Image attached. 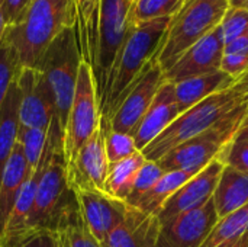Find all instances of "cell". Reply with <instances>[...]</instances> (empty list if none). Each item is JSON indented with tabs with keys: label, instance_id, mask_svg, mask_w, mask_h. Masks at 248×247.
Listing matches in <instances>:
<instances>
[{
	"label": "cell",
	"instance_id": "cell-1",
	"mask_svg": "<svg viewBox=\"0 0 248 247\" xmlns=\"http://www.w3.org/2000/svg\"><path fill=\"white\" fill-rule=\"evenodd\" d=\"M171 19L173 16H166L131 26L128 38L116 57L105 92L99 100L100 115L108 122L131 86L157 57Z\"/></svg>",
	"mask_w": 248,
	"mask_h": 247
},
{
	"label": "cell",
	"instance_id": "cell-2",
	"mask_svg": "<svg viewBox=\"0 0 248 247\" xmlns=\"http://www.w3.org/2000/svg\"><path fill=\"white\" fill-rule=\"evenodd\" d=\"M74 25L76 0H33L19 23L6 26L3 42L15 49L22 68H36L49 44Z\"/></svg>",
	"mask_w": 248,
	"mask_h": 247
},
{
	"label": "cell",
	"instance_id": "cell-3",
	"mask_svg": "<svg viewBox=\"0 0 248 247\" xmlns=\"http://www.w3.org/2000/svg\"><path fill=\"white\" fill-rule=\"evenodd\" d=\"M246 99H248V70L230 87L208 96L198 105L180 114L170 127L141 150L142 156L148 162H158L179 144L214 128Z\"/></svg>",
	"mask_w": 248,
	"mask_h": 247
},
{
	"label": "cell",
	"instance_id": "cell-4",
	"mask_svg": "<svg viewBox=\"0 0 248 247\" xmlns=\"http://www.w3.org/2000/svg\"><path fill=\"white\" fill-rule=\"evenodd\" d=\"M83 63L77 25L64 29L46 48L36 70L44 76L54 102L58 121L64 130L77 84L78 70Z\"/></svg>",
	"mask_w": 248,
	"mask_h": 247
},
{
	"label": "cell",
	"instance_id": "cell-5",
	"mask_svg": "<svg viewBox=\"0 0 248 247\" xmlns=\"http://www.w3.org/2000/svg\"><path fill=\"white\" fill-rule=\"evenodd\" d=\"M230 9V0H192L171 19L157 52V63L167 71L179 57L206 33L218 28Z\"/></svg>",
	"mask_w": 248,
	"mask_h": 247
},
{
	"label": "cell",
	"instance_id": "cell-6",
	"mask_svg": "<svg viewBox=\"0 0 248 247\" xmlns=\"http://www.w3.org/2000/svg\"><path fill=\"white\" fill-rule=\"evenodd\" d=\"M131 4L132 0H100L96 31V48L92 64L99 100L105 92L116 57L131 31Z\"/></svg>",
	"mask_w": 248,
	"mask_h": 247
},
{
	"label": "cell",
	"instance_id": "cell-7",
	"mask_svg": "<svg viewBox=\"0 0 248 247\" xmlns=\"http://www.w3.org/2000/svg\"><path fill=\"white\" fill-rule=\"evenodd\" d=\"M99 98L92 67L81 63L71 109L64 127V159L68 163L100 124Z\"/></svg>",
	"mask_w": 248,
	"mask_h": 247
},
{
	"label": "cell",
	"instance_id": "cell-8",
	"mask_svg": "<svg viewBox=\"0 0 248 247\" xmlns=\"http://www.w3.org/2000/svg\"><path fill=\"white\" fill-rule=\"evenodd\" d=\"M109 122L100 116V124L87 143L67 163V178L71 189L103 191L109 172V162L105 151V135Z\"/></svg>",
	"mask_w": 248,
	"mask_h": 247
},
{
	"label": "cell",
	"instance_id": "cell-9",
	"mask_svg": "<svg viewBox=\"0 0 248 247\" xmlns=\"http://www.w3.org/2000/svg\"><path fill=\"white\" fill-rule=\"evenodd\" d=\"M164 82V71L154 58L126 92L121 105L115 111L109 121L110 130L132 135Z\"/></svg>",
	"mask_w": 248,
	"mask_h": 247
},
{
	"label": "cell",
	"instance_id": "cell-10",
	"mask_svg": "<svg viewBox=\"0 0 248 247\" xmlns=\"http://www.w3.org/2000/svg\"><path fill=\"white\" fill-rule=\"evenodd\" d=\"M16 82L20 92L19 100V127L22 128H49L57 116L52 93L36 68H20ZM58 118V116H57Z\"/></svg>",
	"mask_w": 248,
	"mask_h": 247
},
{
	"label": "cell",
	"instance_id": "cell-11",
	"mask_svg": "<svg viewBox=\"0 0 248 247\" xmlns=\"http://www.w3.org/2000/svg\"><path fill=\"white\" fill-rule=\"evenodd\" d=\"M225 144L227 140L224 138L222 132L214 127L179 144L157 163L164 173L180 170L195 176L218 157Z\"/></svg>",
	"mask_w": 248,
	"mask_h": 247
},
{
	"label": "cell",
	"instance_id": "cell-12",
	"mask_svg": "<svg viewBox=\"0 0 248 247\" xmlns=\"http://www.w3.org/2000/svg\"><path fill=\"white\" fill-rule=\"evenodd\" d=\"M217 223L218 215L211 199L196 210L163 223L155 247H201Z\"/></svg>",
	"mask_w": 248,
	"mask_h": 247
},
{
	"label": "cell",
	"instance_id": "cell-13",
	"mask_svg": "<svg viewBox=\"0 0 248 247\" xmlns=\"http://www.w3.org/2000/svg\"><path fill=\"white\" fill-rule=\"evenodd\" d=\"M224 55V41L219 26L206 33L192 47H189L179 60L164 71V79L169 83H179L182 80L209 74L221 70Z\"/></svg>",
	"mask_w": 248,
	"mask_h": 247
},
{
	"label": "cell",
	"instance_id": "cell-14",
	"mask_svg": "<svg viewBox=\"0 0 248 247\" xmlns=\"http://www.w3.org/2000/svg\"><path fill=\"white\" fill-rule=\"evenodd\" d=\"M222 169V162L219 159H215L202 172L190 178L179 191H176L167 199V202L157 214L160 224L209 202L215 192V186Z\"/></svg>",
	"mask_w": 248,
	"mask_h": 247
},
{
	"label": "cell",
	"instance_id": "cell-15",
	"mask_svg": "<svg viewBox=\"0 0 248 247\" xmlns=\"http://www.w3.org/2000/svg\"><path fill=\"white\" fill-rule=\"evenodd\" d=\"M84 226L102 245L122 223L128 204L106 195L103 191H76Z\"/></svg>",
	"mask_w": 248,
	"mask_h": 247
},
{
	"label": "cell",
	"instance_id": "cell-16",
	"mask_svg": "<svg viewBox=\"0 0 248 247\" xmlns=\"http://www.w3.org/2000/svg\"><path fill=\"white\" fill-rule=\"evenodd\" d=\"M180 114L182 112L174 96V84L164 82L132 134L137 148L140 151L144 150L154 138L170 127Z\"/></svg>",
	"mask_w": 248,
	"mask_h": 247
},
{
	"label": "cell",
	"instance_id": "cell-17",
	"mask_svg": "<svg viewBox=\"0 0 248 247\" xmlns=\"http://www.w3.org/2000/svg\"><path fill=\"white\" fill-rule=\"evenodd\" d=\"M160 227L157 215L128 205L122 223L106 237L102 247H155Z\"/></svg>",
	"mask_w": 248,
	"mask_h": 247
},
{
	"label": "cell",
	"instance_id": "cell-18",
	"mask_svg": "<svg viewBox=\"0 0 248 247\" xmlns=\"http://www.w3.org/2000/svg\"><path fill=\"white\" fill-rule=\"evenodd\" d=\"M33 170L29 167L20 146L16 143L0 181V239L4 233L9 215L13 210L17 194Z\"/></svg>",
	"mask_w": 248,
	"mask_h": 247
},
{
	"label": "cell",
	"instance_id": "cell-19",
	"mask_svg": "<svg viewBox=\"0 0 248 247\" xmlns=\"http://www.w3.org/2000/svg\"><path fill=\"white\" fill-rule=\"evenodd\" d=\"M46 150H48V147L44 148V153H42V157H41L38 167L28 176V179L22 185V188L17 194V198L15 201L13 210L9 215L4 233L0 239V243H6L12 239L17 237L19 234L28 231V220H29V215H31V211H32L33 202H35L38 183H39L41 175L44 172V167L46 165V160L49 157L48 156L49 151H46Z\"/></svg>",
	"mask_w": 248,
	"mask_h": 247
},
{
	"label": "cell",
	"instance_id": "cell-20",
	"mask_svg": "<svg viewBox=\"0 0 248 247\" xmlns=\"http://www.w3.org/2000/svg\"><path fill=\"white\" fill-rule=\"evenodd\" d=\"M212 202L218 220L246 207L248 204V176L246 173L225 166L212 195Z\"/></svg>",
	"mask_w": 248,
	"mask_h": 247
},
{
	"label": "cell",
	"instance_id": "cell-21",
	"mask_svg": "<svg viewBox=\"0 0 248 247\" xmlns=\"http://www.w3.org/2000/svg\"><path fill=\"white\" fill-rule=\"evenodd\" d=\"M237 79L231 77L222 70L190 77L186 80H182L174 84V96L177 100V105L180 108V112L190 109L192 106L198 105L208 96L230 87Z\"/></svg>",
	"mask_w": 248,
	"mask_h": 247
},
{
	"label": "cell",
	"instance_id": "cell-22",
	"mask_svg": "<svg viewBox=\"0 0 248 247\" xmlns=\"http://www.w3.org/2000/svg\"><path fill=\"white\" fill-rule=\"evenodd\" d=\"M19 100H20V92H19L17 82L15 79L0 108V181L4 166L17 143Z\"/></svg>",
	"mask_w": 248,
	"mask_h": 247
},
{
	"label": "cell",
	"instance_id": "cell-23",
	"mask_svg": "<svg viewBox=\"0 0 248 247\" xmlns=\"http://www.w3.org/2000/svg\"><path fill=\"white\" fill-rule=\"evenodd\" d=\"M145 157L141 151H137L131 157L109 166L106 181L103 183V192L115 199L126 201L129 197L135 178L145 163Z\"/></svg>",
	"mask_w": 248,
	"mask_h": 247
},
{
	"label": "cell",
	"instance_id": "cell-24",
	"mask_svg": "<svg viewBox=\"0 0 248 247\" xmlns=\"http://www.w3.org/2000/svg\"><path fill=\"white\" fill-rule=\"evenodd\" d=\"M100 0H76L77 7V31L83 61L90 67L94 58L96 31Z\"/></svg>",
	"mask_w": 248,
	"mask_h": 247
},
{
	"label": "cell",
	"instance_id": "cell-25",
	"mask_svg": "<svg viewBox=\"0 0 248 247\" xmlns=\"http://www.w3.org/2000/svg\"><path fill=\"white\" fill-rule=\"evenodd\" d=\"M190 178H193V175L180 172V170L166 172L160 178V181L153 186V189L147 195H144L140 199V202L137 204V207H134V208H138L151 215H157L160 213V210L163 208V205L167 202V199L176 191H179Z\"/></svg>",
	"mask_w": 248,
	"mask_h": 247
},
{
	"label": "cell",
	"instance_id": "cell-26",
	"mask_svg": "<svg viewBox=\"0 0 248 247\" xmlns=\"http://www.w3.org/2000/svg\"><path fill=\"white\" fill-rule=\"evenodd\" d=\"M248 231V204L246 207L218 220L201 247H217L225 242L235 240Z\"/></svg>",
	"mask_w": 248,
	"mask_h": 247
},
{
	"label": "cell",
	"instance_id": "cell-27",
	"mask_svg": "<svg viewBox=\"0 0 248 247\" xmlns=\"http://www.w3.org/2000/svg\"><path fill=\"white\" fill-rule=\"evenodd\" d=\"M182 0H132L129 9V23L137 25L141 22L174 16L180 9Z\"/></svg>",
	"mask_w": 248,
	"mask_h": 247
},
{
	"label": "cell",
	"instance_id": "cell-28",
	"mask_svg": "<svg viewBox=\"0 0 248 247\" xmlns=\"http://www.w3.org/2000/svg\"><path fill=\"white\" fill-rule=\"evenodd\" d=\"M46 130L39 128H22L19 127L17 131V144L20 146L23 156L32 170H35L41 162L45 141H46Z\"/></svg>",
	"mask_w": 248,
	"mask_h": 247
},
{
	"label": "cell",
	"instance_id": "cell-29",
	"mask_svg": "<svg viewBox=\"0 0 248 247\" xmlns=\"http://www.w3.org/2000/svg\"><path fill=\"white\" fill-rule=\"evenodd\" d=\"M163 175H164V172L158 166L157 162H148L147 160L144 163V166L141 167V170L138 172L135 182H134V186H132V191H131V194L125 202L129 207H137L140 199L153 189V186L160 181V178Z\"/></svg>",
	"mask_w": 248,
	"mask_h": 247
},
{
	"label": "cell",
	"instance_id": "cell-30",
	"mask_svg": "<svg viewBox=\"0 0 248 247\" xmlns=\"http://www.w3.org/2000/svg\"><path fill=\"white\" fill-rule=\"evenodd\" d=\"M105 151H106V157L110 166V165H115L118 162H122L131 157L140 150L137 148L132 135L112 131L109 127L105 135Z\"/></svg>",
	"mask_w": 248,
	"mask_h": 247
},
{
	"label": "cell",
	"instance_id": "cell-31",
	"mask_svg": "<svg viewBox=\"0 0 248 247\" xmlns=\"http://www.w3.org/2000/svg\"><path fill=\"white\" fill-rule=\"evenodd\" d=\"M217 159H219L222 165L231 166L248 176V135L237 134L221 148Z\"/></svg>",
	"mask_w": 248,
	"mask_h": 247
},
{
	"label": "cell",
	"instance_id": "cell-32",
	"mask_svg": "<svg viewBox=\"0 0 248 247\" xmlns=\"http://www.w3.org/2000/svg\"><path fill=\"white\" fill-rule=\"evenodd\" d=\"M20 68L22 67L19 64L15 49L9 44L1 41L0 44V108L6 99L10 84L16 79Z\"/></svg>",
	"mask_w": 248,
	"mask_h": 247
},
{
	"label": "cell",
	"instance_id": "cell-33",
	"mask_svg": "<svg viewBox=\"0 0 248 247\" xmlns=\"http://www.w3.org/2000/svg\"><path fill=\"white\" fill-rule=\"evenodd\" d=\"M219 31L224 45H228L238 38L248 36V10L228 9L219 25Z\"/></svg>",
	"mask_w": 248,
	"mask_h": 247
},
{
	"label": "cell",
	"instance_id": "cell-34",
	"mask_svg": "<svg viewBox=\"0 0 248 247\" xmlns=\"http://www.w3.org/2000/svg\"><path fill=\"white\" fill-rule=\"evenodd\" d=\"M57 234L58 247H102L94 236L83 224L67 227Z\"/></svg>",
	"mask_w": 248,
	"mask_h": 247
},
{
	"label": "cell",
	"instance_id": "cell-35",
	"mask_svg": "<svg viewBox=\"0 0 248 247\" xmlns=\"http://www.w3.org/2000/svg\"><path fill=\"white\" fill-rule=\"evenodd\" d=\"M10 247H58L57 234L48 230H28L17 237L1 243Z\"/></svg>",
	"mask_w": 248,
	"mask_h": 247
},
{
	"label": "cell",
	"instance_id": "cell-36",
	"mask_svg": "<svg viewBox=\"0 0 248 247\" xmlns=\"http://www.w3.org/2000/svg\"><path fill=\"white\" fill-rule=\"evenodd\" d=\"M32 1L33 0H0V7L6 26H13L19 23Z\"/></svg>",
	"mask_w": 248,
	"mask_h": 247
},
{
	"label": "cell",
	"instance_id": "cell-37",
	"mask_svg": "<svg viewBox=\"0 0 248 247\" xmlns=\"http://www.w3.org/2000/svg\"><path fill=\"white\" fill-rule=\"evenodd\" d=\"M221 70L234 79H238L248 70V54H224Z\"/></svg>",
	"mask_w": 248,
	"mask_h": 247
},
{
	"label": "cell",
	"instance_id": "cell-38",
	"mask_svg": "<svg viewBox=\"0 0 248 247\" xmlns=\"http://www.w3.org/2000/svg\"><path fill=\"white\" fill-rule=\"evenodd\" d=\"M224 54H248V36L238 38L228 45H224Z\"/></svg>",
	"mask_w": 248,
	"mask_h": 247
},
{
	"label": "cell",
	"instance_id": "cell-39",
	"mask_svg": "<svg viewBox=\"0 0 248 247\" xmlns=\"http://www.w3.org/2000/svg\"><path fill=\"white\" fill-rule=\"evenodd\" d=\"M217 247H248V231L244 236H241V237H238L235 240L225 242V243H222V245Z\"/></svg>",
	"mask_w": 248,
	"mask_h": 247
},
{
	"label": "cell",
	"instance_id": "cell-40",
	"mask_svg": "<svg viewBox=\"0 0 248 247\" xmlns=\"http://www.w3.org/2000/svg\"><path fill=\"white\" fill-rule=\"evenodd\" d=\"M248 0H230V9H244Z\"/></svg>",
	"mask_w": 248,
	"mask_h": 247
},
{
	"label": "cell",
	"instance_id": "cell-41",
	"mask_svg": "<svg viewBox=\"0 0 248 247\" xmlns=\"http://www.w3.org/2000/svg\"><path fill=\"white\" fill-rule=\"evenodd\" d=\"M237 134H244V135H248V115L246 116V119H244V122H243V125L240 127V130H238V132ZM235 134V135H237Z\"/></svg>",
	"mask_w": 248,
	"mask_h": 247
},
{
	"label": "cell",
	"instance_id": "cell-42",
	"mask_svg": "<svg viewBox=\"0 0 248 247\" xmlns=\"http://www.w3.org/2000/svg\"><path fill=\"white\" fill-rule=\"evenodd\" d=\"M0 247H10V246H6V245H1V243H0Z\"/></svg>",
	"mask_w": 248,
	"mask_h": 247
},
{
	"label": "cell",
	"instance_id": "cell-43",
	"mask_svg": "<svg viewBox=\"0 0 248 247\" xmlns=\"http://www.w3.org/2000/svg\"><path fill=\"white\" fill-rule=\"evenodd\" d=\"M244 9H246V10H248V4H247V6H246V7H244Z\"/></svg>",
	"mask_w": 248,
	"mask_h": 247
}]
</instances>
